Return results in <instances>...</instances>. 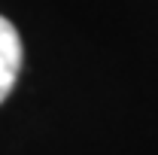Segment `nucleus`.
I'll list each match as a JSON object with an SVG mask.
<instances>
[{"instance_id":"nucleus-1","label":"nucleus","mask_w":158,"mask_h":155,"mask_svg":"<svg viewBox=\"0 0 158 155\" xmlns=\"http://www.w3.org/2000/svg\"><path fill=\"white\" fill-rule=\"evenodd\" d=\"M21 37L15 24L0 15V103L9 97L21 73Z\"/></svg>"}]
</instances>
